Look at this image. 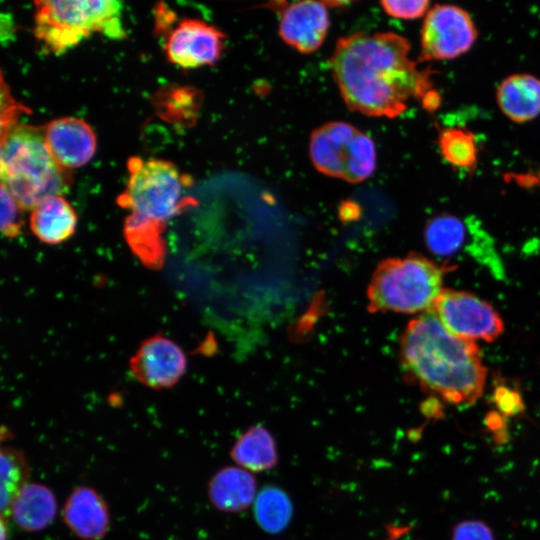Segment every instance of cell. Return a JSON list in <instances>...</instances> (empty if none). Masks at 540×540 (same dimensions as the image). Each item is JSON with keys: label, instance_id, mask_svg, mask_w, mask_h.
I'll use <instances>...</instances> for the list:
<instances>
[{"label": "cell", "instance_id": "6da1fadb", "mask_svg": "<svg viewBox=\"0 0 540 540\" xmlns=\"http://www.w3.org/2000/svg\"><path fill=\"white\" fill-rule=\"evenodd\" d=\"M409 41L394 32H358L340 38L329 59L332 75L351 111L395 118L411 98L422 100L428 73L409 57Z\"/></svg>", "mask_w": 540, "mask_h": 540}, {"label": "cell", "instance_id": "7a4b0ae2", "mask_svg": "<svg viewBox=\"0 0 540 540\" xmlns=\"http://www.w3.org/2000/svg\"><path fill=\"white\" fill-rule=\"evenodd\" d=\"M400 362L410 381L450 404L472 405L483 393L487 372L479 347L452 334L432 309L407 324Z\"/></svg>", "mask_w": 540, "mask_h": 540}, {"label": "cell", "instance_id": "3957f363", "mask_svg": "<svg viewBox=\"0 0 540 540\" xmlns=\"http://www.w3.org/2000/svg\"><path fill=\"white\" fill-rule=\"evenodd\" d=\"M128 181L118 197L129 213L124 237L134 255L147 267L158 269L165 259L166 224L191 201L186 196L187 177L171 162L130 158Z\"/></svg>", "mask_w": 540, "mask_h": 540}, {"label": "cell", "instance_id": "277c9868", "mask_svg": "<svg viewBox=\"0 0 540 540\" xmlns=\"http://www.w3.org/2000/svg\"><path fill=\"white\" fill-rule=\"evenodd\" d=\"M1 185L22 209L32 210L46 197L61 195L69 181L48 150L43 132L7 123L1 139Z\"/></svg>", "mask_w": 540, "mask_h": 540}, {"label": "cell", "instance_id": "5b68a950", "mask_svg": "<svg viewBox=\"0 0 540 540\" xmlns=\"http://www.w3.org/2000/svg\"><path fill=\"white\" fill-rule=\"evenodd\" d=\"M447 270L418 253L383 260L368 285V310L405 314L431 310L444 289Z\"/></svg>", "mask_w": 540, "mask_h": 540}, {"label": "cell", "instance_id": "8992f818", "mask_svg": "<svg viewBox=\"0 0 540 540\" xmlns=\"http://www.w3.org/2000/svg\"><path fill=\"white\" fill-rule=\"evenodd\" d=\"M34 35L48 52L59 55L94 33L121 39L122 4L113 0H40L35 2Z\"/></svg>", "mask_w": 540, "mask_h": 540}, {"label": "cell", "instance_id": "52a82bcc", "mask_svg": "<svg viewBox=\"0 0 540 540\" xmlns=\"http://www.w3.org/2000/svg\"><path fill=\"white\" fill-rule=\"evenodd\" d=\"M309 153L319 172L349 183L366 180L376 167L373 140L342 121L328 122L315 129L310 137Z\"/></svg>", "mask_w": 540, "mask_h": 540}, {"label": "cell", "instance_id": "ba28073f", "mask_svg": "<svg viewBox=\"0 0 540 540\" xmlns=\"http://www.w3.org/2000/svg\"><path fill=\"white\" fill-rule=\"evenodd\" d=\"M478 37L471 15L453 4H437L425 15L421 31V61L455 59L468 52Z\"/></svg>", "mask_w": 540, "mask_h": 540}, {"label": "cell", "instance_id": "9c48e42d", "mask_svg": "<svg viewBox=\"0 0 540 540\" xmlns=\"http://www.w3.org/2000/svg\"><path fill=\"white\" fill-rule=\"evenodd\" d=\"M432 310L452 334L463 339L493 342L504 331L498 312L466 291L444 288Z\"/></svg>", "mask_w": 540, "mask_h": 540}, {"label": "cell", "instance_id": "30bf717a", "mask_svg": "<svg viewBox=\"0 0 540 540\" xmlns=\"http://www.w3.org/2000/svg\"><path fill=\"white\" fill-rule=\"evenodd\" d=\"M129 367L141 384L155 390L169 389L185 375L187 357L176 342L158 334L142 342Z\"/></svg>", "mask_w": 540, "mask_h": 540}, {"label": "cell", "instance_id": "8fae6325", "mask_svg": "<svg viewBox=\"0 0 540 540\" xmlns=\"http://www.w3.org/2000/svg\"><path fill=\"white\" fill-rule=\"evenodd\" d=\"M225 35L199 19H184L170 32L165 51L168 60L182 68L215 64L224 50Z\"/></svg>", "mask_w": 540, "mask_h": 540}, {"label": "cell", "instance_id": "7c38bea8", "mask_svg": "<svg viewBox=\"0 0 540 540\" xmlns=\"http://www.w3.org/2000/svg\"><path fill=\"white\" fill-rule=\"evenodd\" d=\"M329 29V14L324 3L300 1L282 10L279 20L281 39L297 51L309 54L324 42Z\"/></svg>", "mask_w": 540, "mask_h": 540}, {"label": "cell", "instance_id": "4fadbf2b", "mask_svg": "<svg viewBox=\"0 0 540 540\" xmlns=\"http://www.w3.org/2000/svg\"><path fill=\"white\" fill-rule=\"evenodd\" d=\"M43 134L48 150L62 168L81 167L95 154V133L82 119H55L47 124Z\"/></svg>", "mask_w": 540, "mask_h": 540}, {"label": "cell", "instance_id": "5bb4252c", "mask_svg": "<svg viewBox=\"0 0 540 540\" xmlns=\"http://www.w3.org/2000/svg\"><path fill=\"white\" fill-rule=\"evenodd\" d=\"M61 517L72 534L81 540H101L111 525L107 502L96 489L86 485L71 491L61 510Z\"/></svg>", "mask_w": 540, "mask_h": 540}, {"label": "cell", "instance_id": "9a60e30c", "mask_svg": "<svg viewBox=\"0 0 540 540\" xmlns=\"http://www.w3.org/2000/svg\"><path fill=\"white\" fill-rule=\"evenodd\" d=\"M57 513L58 503L51 488L29 482L13 500L8 519L23 531L40 532L53 523Z\"/></svg>", "mask_w": 540, "mask_h": 540}, {"label": "cell", "instance_id": "2e32d148", "mask_svg": "<svg viewBox=\"0 0 540 540\" xmlns=\"http://www.w3.org/2000/svg\"><path fill=\"white\" fill-rule=\"evenodd\" d=\"M207 494L217 510L227 513L241 512L256 498V481L248 470L226 466L210 478Z\"/></svg>", "mask_w": 540, "mask_h": 540}, {"label": "cell", "instance_id": "e0dca14e", "mask_svg": "<svg viewBox=\"0 0 540 540\" xmlns=\"http://www.w3.org/2000/svg\"><path fill=\"white\" fill-rule=\"evenodd\" d=\"M496 101L511 121L529 122L540 115V79L528 73L512 74L498 85Z\"/></svg>", "mask_w": 540, "mask_h": 540}, {"label": "cell", "instance_id": "ac0fdd59", "mask_svg": "<svg viewBox=\"0 0 540 540\" xmlns=\"http://www.w3.org/2000/svg\"><path fill=\"white\" fill-rule=\"evenodd\" d=\"M29 226L42 243L57 245L72 237L77 227V215L62 195H52L32 209Z\"/></svg>", "mask_w": 540, "mask_h": 540}, {"label": "cell", "instance_id": "d6986e66", "mask_svg": "<svg viewBox=\"0 0 540 540\" xmlns=\"http://www.w3.org/2000/svg\"><path fill=\"white\" fill-rule=\"evenodd\" d=\"M230 456L239 467L249 472H263L278 462L275 440L262 425H254L242 433L231 448Z\"/></svg>", "mask_w": 540, "mask_h": 540}, {"label": "cell", "instance_id": "ffe728a7", "mask_svg": "<svg viewBox=\"0 0 540 540\" xmlns=\"http://www.w3.org/2000/svg\"><path fill=\"white\" fill-rule=\"evenodd\" d=\"M472 224L448 213L431 218L424 229L425 244L429 251L440 258H451L464 250Z\"/></svg>", "mask_w": 540, "mask_h": 540}, {"label": "cell", "instance_id": "44dd1931", "mask_svg": "<svg viewBox=\"0 0 540 540\" xmlns=\"http://www.w3.org/2000/svg\"><path fill=\"white\" fill-rule=\"evenodd\" d=\"M1 518H8L17 494L30 482V466L24 452L14 447H2L0 453Z\"/></svg>", "mask_w": 540, "mask_h": 540}, {"label": "cell", "instance_id": "7402d4cb", "mask_svg": "<svg viewBox=\"0 0 540 540\" xmlns=\"http://www.w3.org/2000/svg\"><path fill=\"white\" fill-rule=\"evenodd\" d=\"M254 515L264 531L277 534L288 527L293 515V505L284 490L268 486L256 495Z\"/></svg>", "mask_w": 540, "mask_h": 540}, {"label": "cell", "instance_id": "603a6c76", "mask_svg": "<svg viewBox=\"0 0 540 540\" xmlns=\"http://www.w3.org/2000/svg\"><path fill=\"white\" fill-rule=\"evenodd\" d=\"M442 158L453 167L471 170L478 160V148L474 134L460 127H447L438 137Z\"/></svg>", "mask_w": 540, "mask_h": 540}, {"label": "cell", "instance_id": "cb8c5ba5", "mask_svg": "<svg viewBox=\"0 0 540 540\" xmlns=\"http://www.w3.org/2000/svg\"><path fill=\"white\" fill-rule=\"evenodd\" d=\"M17 201L8 190L1 185V232L7 238H14L21 231V215Z\"/></svg>", "mask_w": 540, "mask_h": 540}, {"label": "cell", "instance_id": "d4e9b609", "mask_svg": "<svg viewBox=\"0 0 540 540\" xmlns=\"http://www.w3.org/2000/svg\"><path fill=\"white\" fill-rule=\"evenodd\" d=\"M383 10L397 19L413 20L425 16L430 9L427 0L413 1H381Z\"/></svg>", "mask_w": 540, "mask_h": 540}, {"label": "cell", "instance_id": "484cf974", "mask_svg": "<svg viewBox=\"0 0 540 540\" xmlns=\"http://www.w3.org/2000/svg\"><path fill=\"white\" fill-rule=\"evenodd\" d=\"M453 540H494L489 527L480 521H463L453 532Z\"/></svg>", "mask_w": 540, "mask_h": 540}, {"label": "cell", "instance_id": "4316f807", "mask_svg": "<svg viewBox=\"0 0 540 540\" xmlns=\"http://www.w3.org/2000/svg\"><path fill=\"white\" fill-rule=\"evenodd\" d=\"M496 402L505 413H515L520 411V398L507 387H499L495 391Z\"/></svg>", "mask_w": 540, "mask_h": 540}]
</instances>
